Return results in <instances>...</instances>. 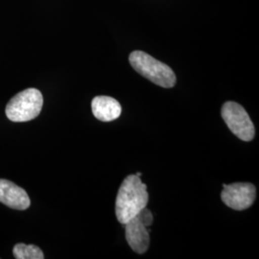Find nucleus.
Listing matches in <instances>:
<instances>
[{
	"instance_id": "nucleus-1",
	"label": "nucleus",
	"mask_w": 259,
	"mask_h": 259,
	"mask_svg": "<svg viewBox=\"0 0 259 259\" xmlns=\"http://www.w3.org/2000/svg\"><path fill=\"white\" fill-rule=\"evenodd\" d=\"M149 194L147 185L140 177L129 175L121 184L115 202V215L118 222L124 225L136 217L141 209L147 206Z\"/></svg>"
},
{
	"instance_id": "nucleus-10",
	"label": "nucleus",
	"mask_w": 259,
	"mask_h": 259,
	"mask_svg": "<svg viewBox=\"0 0 259 259\" xmlns=\"http://www.w3.org/2000/svg\"><path fill=\"white\" fill-rule=\"evenodd\" d=\"M137 217L139 218V220L141 222L143 223L147 228L151 227L152 224H153V220H154V217H153V214L146 207H144L143 209L140 210V212L137 215Z\"/></svg>"
},
{
	"instance_id": "nucleus-8",
	"label": "nucleus",
	"mask_w": 259,
	"mask_h": 259,
	"mask_svg": "<svg viewBox=\"0 0 259 259\" xmlns=\"http://www.w3.org/2000/svg\"><path fill=\"white\" fill-rule=\"evenodd\" d=\"M94 117L102 122H111L120 116L122 108L119 102L110 96H96L92 102Z\"/></svg>"
},
{
	"instance_id": "nucleus-2",
	"label": "nucleus",
	"mask_w": 259,
	"mask_h": 259,
	"mask_svg": "<svg viewBox=\"0 0 259 259\" xmlns=\"http://www.w3.org/2000/svg\"><path fill=\"white\" fill-rule=\"evenodd\" d=\"M129 62L138 73L152 83L164 89H171L176 84V74L171 67L143 51L132 52Z\"/></svg>"
},
{
	"instance_id": "nucleus-6",
	"label": "nucleus",
	"mask_w": 259,
	"mask_h": 259,
	"mask_svg": "<svg viewBox=\"0 0 259 259\" xmlns=\"http://www.w3.org/2000/svg\"><path fill=\"white\" fill-rule=\"evenodd\" d=\"M125 236L131 249L137 253H145L150 245V230L136 216L124 224Z\"/></svg>"
},
{
	"instance_id": "nucleus-9",
	"label": "nucleus",
	"mask_w": 259,
	"mask_h": 259,
	"mask_svg": "<svg viewBox=\"0 0 259 259\" xmlns=\"http://www.w3.org/2000/svg\"><path fill=\"white\" fill-rule=\"evenodd\" d=\"M13 253L17 259H44L42 250L34 245L18 244L14 247Z\"/></svg>"
},
{
	"instance_id": "nucleus-7",
	"label": "nucleus",
	"mask_w": 259,
	"mask_h": 259,
	"mask_svg": "<svg viewBox=\"0 0 259 259\" xmlns=\"http://www.w3.org/2000/svg\"><path fill=\"white\" fill-rule=\"evenodd\" d=\"M0 202L18 210H25L31 204L29 196L23 188L3 179H0Z\"/></svg>"
},
{
	"instance_id": "nucleus-11",
	"label": "nucleus",
	"mask_w": 259,
	"mask_h": 259,
	"mask_svg": "<svg viewBox=\"0 0 259 259\" xmlns=\"http://www.w3.org/2000/svg\"><path fill=\"white\" fill-rule=\"evenodd\" d=\"M136 175H137V176H139V177H141V173H137V174H136Z\"/></svg>"
},
{
	"instance_id": "nucleus-4",
	"label": "nucleus",
	"mask_w": 259,
	"mask_h": 259,
	"mask_svg": "<svg viewBox=\"0 0 259 259\" xmlns=\"http://www.w3.org/2000/svg\"><path fill=\"white\" fill-rule=\"evenodd\" d=\"M223 120L233 135L243 141H251L255 136V129L246 110L236 102L229 101L223 105Z\"/></svg>"
},
{
	"instance_id": "nucleus-3",
	"label": "nucleus",
	"mask_w": 259,
	"mask_h": 259,
	"mask_svg": "<svg viewBox=\"0 0 259 259\" xmlns=\"http://www.w3.org/2000/svg\"><path fill=\"white\" fill-rule=\"evenodd\" d=\"M44 97L37 89H27L16 94L6 106V115L13 122L33 120L40 113Z\"/></svg>"
},
{
	"instance_id": "nucleus-5",
	"label": "nucleus",
	"mask_w": 259,
	"mask_h": 259,
	"mask_svg": "<svg viewBox=\"0 0 259 259\" xmlns=\"http://www.w3.org/2000/svg\"><path fill=\"white\" fill-rule=\"evenodd\" d=\"M256 198L255 186L250 183H235L223 185V203L234 210L248 209Z\"/></svg>"
}]
</instances>
